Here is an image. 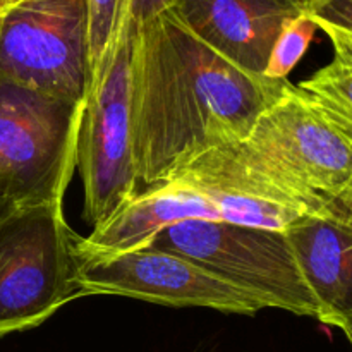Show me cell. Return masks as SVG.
<instances>
[{
    "label": "cell",
    "instance_id": "cell-1",
    "mask_svg": "<svg viewBox=\"0 0 352 352\" xmlns=\"http://www.w3.org/2000/svg\"><path fill=\"white\" fill-rule=\"evenodd\" d=\"M287 79L251 74L172 10L133 28L131 127L138 191L164 184L215 148L243 141Z\"/></svg>",
    "mask_w": 352,
    "mask_h": 352
},
{
    "label": "cell",
    "instance_id": "cell-2",
    "mask_svg": "<svg viewBox=\"0 0 352 352\" xmlns=\"http://www.w3.org/2000/svg\"><path fill=\"white\" fill-rule=\"evenodd\" d=\"M168 181L302 215L352 217V134L289 82L243 141L201 155Z\"/></svg>",
    "mask_w": 352,
    "mask_h": 352
},
{
    "label": "cell",
    "instance_id": "cell-3",
    "mask_svg": "<svg viewBox=\"0 0 352 352\" xmlns=\"http://www.w3.org/2000/svg\"><path fill=\"white\" fill-rule=\"evenodd\" d=\"M74 241L64 203L17 208L0 222V337L36 329L81 298Z\"/></svg>",
    "mask_w": 352,
    "mask_h": 352
},
{
    "label": "cell",
    "instance_id": "cell-4",
    "mask_svg": "<svg viewBox=\"0 0 352 352\" xmlns=\"http://www.w3.org/2000/svg\"><path fill=\"white\" fill-rule=\"evenodd\" d=\"M82 109L0 81V189L17 208L64 203Z\"/></svg>",
    "mask_w": 352,
    "mask_h": 352
},
{
    "label": "cell",
    "instance_id": "cell-5",
    "mask_svg": "<svg viewBox=\"0 0 352 352\" xmlns=\"http://www.w3.org/2000/svg\"><path fill=\"white\" fill-rule=\"evenodd\" d=\"M151 246L191 258L263 298L268 308L323 322L318 299L302 277L284 230L186 220L162 230Z\"/></svg>",
    "mask_w": 352,
    "mask_h": 352
},
{
    "label": "cell",
    "instance_id": "cell-6",
    "mask_svg": "<svg viewBox=\"0 0 352 352\" xmlns=\"http://www.w3.org/2000/svg\"><path fill=\"white\" fill-rule=\"evenodd\" d=\"M133 23L127 10L103 71L86 95L78 134L76 167L85 188V219L102 226L138 195L131 127Z\"/></svg>",
    "mask_w": 352,
    "mask_h": 352
},
{
    "label": "cell",
    "instance_id": "cell-7",
    "mask_svg": "<svg viewBox=\"0 0 352 352\" xmlns=\"http://www.w3.org/2000/svg\"><path fill=\"white\" fill-rule=\"evenodd\" d=\"M85 0H23L0 14V81L85 103Z\"/></svg>",
    "mask_w": 352,
    "mask_h": 352
},
{
    "label": "cell",
    "instance_id": "cell-8",
    "mask_svg": "<svg viewBox=\"0 0 352 352\" xmlns=\"http://www.w3.org/2000/svg\"><path fill=\"white\" fill-rule=\"evenodd\" d=\"M78 282L85 296H124L174 308H212L234 315H256L267 301L195 260L155 246L109 260L79 261Z\"/></svg>",
    "mask_w": 352,
    "mask_h": 352
},
{
    "label": "cell",
    "instance_id": "cell-9",
    "mask_svg": "<svg viewBox=\"0 0 352 352\" xmlns=\"http://www.w3.org/2000/svg\"><path fill=\"white\" fill-rule=\"evenodd\" d=\"M186 220H219L215 203L188 184L167 181L138 192L127 205L86 237L76 236L74 253L79 261L109 260L151 246L167 227Z\"/></svg>",
    "mask_w": 352,
    "mask_h": 352
},
{
    "label": "cell",
    "instance_id": "cell-10",
    "mask_svg": "<svg viewBox=\"0 0 352 352\" xmlns=\"http://www.w3.org/2000/svg\"><path fill=\"white\" fill-rule=\"evenodd\" d=\"M170 10L203 43L251 74H263L278 33L299 16L265 0H175Z\"/></svg>",
    "mask_w": 352,
    "mask_h": 352
},
{
    "label": "cell",
    "instance_id": "cell-11",
    "mask_svg": "<svg viewBox=\"0 0 352 352\" xmlns=\"http://www.w3.org/2000/svg\"><path fill=\"white\" fill-rule=\"evenodd\" d=\"M323 325L352 340V217L301 215L284 229Z\"/></svg>",
    "mask_w": 352,
    "mask_h": 352
},
{
    "label": "cell",
    "instance_id": "cell-12",
    "mask_svg": "<svg viewBox=\"0 0 352 352\" xmlns=\"http://www.w3.org/2000/svg\"><path fill=\"white\" fill-rule=\"evenodd\" d=\"M337 126L352 134V58L336 57L298 86Z\"/></svg>",
    "mask_w": 352,
    "mask_h": 352
},
{
    "label": "cell",
    "instance_id": "cell-13",
    "mask_svg": "<svg viewBox=\"0 0 352 352\" xmlns=\"http://www.w3.org/2000/svg\"><path fill=\"white\" fill-rule=\"evenodd\" d=\"M85 3L86 38H88V78H86V95H88L98 82L120 21L131 9V0H85Z\"/></svg>",
    "mask_w": 352,
    "mask_h": 352
},
{
    "label": "cell",
    "instance_id": "cell-14",
    "mask_svg": "<svg viewBox=\"0 0 352 352\" xmlns=\"http://www.w3.org/2000/svg\"><path fill=\"white\" fill-rule=\"evenodd\" d=\"M316 24L306 14L292 17L278 33L270 57L265 65L263 76L270 79H287L302 55L308 50L316 33Z\"/></svg>",
    "mask_w": 352,
    "mask_h": 352
},
{
    "label": "cell",
    "instance_id": "cell-15",
    "mask_svg": "<svg viewBox=\"0 0 352 352\" xmlns=\"http://www.w3.org/2000/svg\"><path fill=\"white\" fill-rule=\"evenodd\" d=\"M305 14L329 34L336 57L352 58V0H308Z\"/></svg>",
    "mask_w": 352,
    "mask_h": 352
},
{
    "label": "cell",
    "instance_id": "cell-16",
    "mask_svg": "<svg viewBox=\"0 0 352 352\" xmlns=\"http://www.w3.org/2000/svg\"><path fill=\"white\" fill-rule=\"evenodd\" d=\"M175 0H131V23L134 30L141 28L143 24L150 23L160 14L167 12L174 7Z\"/></svg>",
    "mask_w": 352,
    "mask_h": 352
},
{
    "label": "cell",
    "instance_id": "cell-17",
    "mask_svg": "<svg viewBox=\"0 0 352 352\" xmlns=\"http://www.w3.org/2000/svg\"><path fill=\"white\" fill-rule=\"evenodd\" d=\"M265 2H270L274 6L282 7V9L292 10V12L305 14L306 7H308V0H265Z\"/></svg>",
    "mask_w": 352,
    "mask_h": 352
},
{
    "label": "cell",
    "instance_id": "cell-18",
    "mask_svg": "<svg viewBox=\"0 0 352 352\" xmlns=\"http://www.w3.org/2000/svg\"><path fill=\"white\" fill-rule=\"evenodd\" d=\"M16 210H17V206L14 205L12 199H10L9 196H7L6 192L0 189V222H2V220H6L7 217H9L12 212H16Z\"/></svg>",
    "mask_w": 352,
    "mask_h": 352
},
{
    "label": "cell",
    "instance_id": "cell-19",
    "mask_svg": "<svg viewBox=\"0 0 352 352\" xmlns=\"http://www.w3.org/2000/svg\"><path fill=\"white\" fill-rule=\"evenodd\" d=\"M23 2V0H0V14L3 12V10L10 9L12 6H16V3Z\"/></svg>",
    "mask_w": 352,
    "mask_h": 352
}]
</instances>
